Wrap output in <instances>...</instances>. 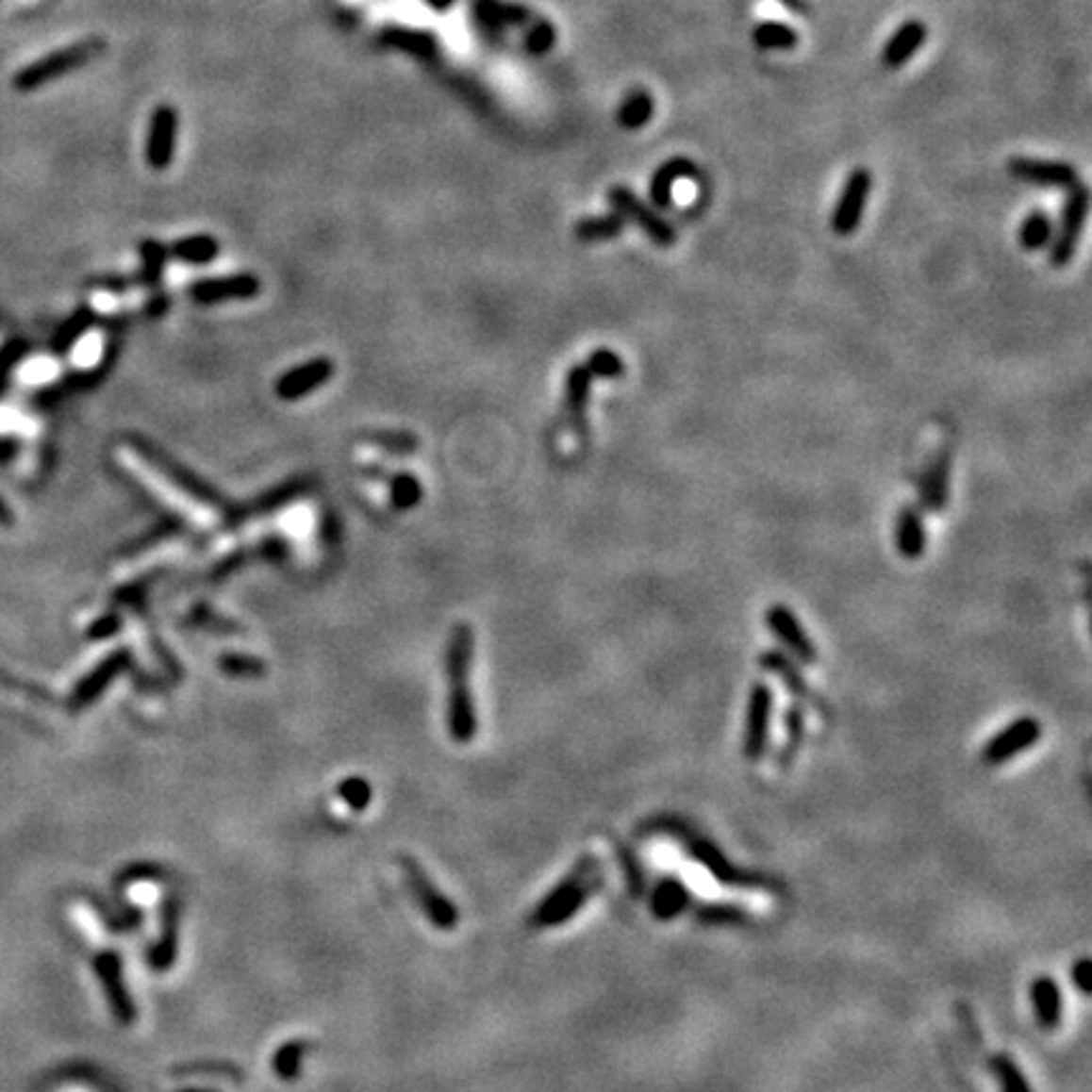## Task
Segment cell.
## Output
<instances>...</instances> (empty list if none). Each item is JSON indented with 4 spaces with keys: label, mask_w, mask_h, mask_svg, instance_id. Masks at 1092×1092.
I'll list each match as a JSON object with an SVG mask.
<instances>
[{
    "label": "cell",
    "mask_w": 1092,
    "mask_h": 1092,
    "mask_svg": "<svg viewBox=\"0 0 1092 1092\" xmlns=\"http://www.w3.org/2000/svg\"><path fill=\"white\" fill-rule=\"evenodd\" d=\"M471 665H473V630L471 625H455L445 653L448 673V731L453 741L468 744L478 731L473 693H471Z\"/></svg>",
    "instance_id": "obj_1"
},
{
    "label": "cell",
    "mask_w": 1092,
    "mask_h": 1092,
    "mask_svg": "<svg viewBox=\"0 0 1092 1092\" xmlns=\"http://www.w3.org/2000/svg\"><path fill=\"white\" fill-rule=\"evenodd\" d=\"M602 885L600 878V865L597 857L585 855L579 857V863L570 870V875H564L552 893L544 895L541 902L534 908L531 916V926L537 928H556L571 920L577 916V910L592 898Z\"/></svg>",
    "instance_id": "obj_2"
},
{
    "label": "cell",
    "mask_w": 1092,
    "mask_h": 1092,
    "mask_svg": "<svg viewBox=\"0 0 1092 1092\" xmlns=\"http://www.w3.org/2000/svg\"><path fill=\"white\" fill-rule=\"evenodd\" d=\"M132 448L147 460V466L155 468L159 475H165L167 481L173 483L177 491L185 493L188 499H192L195 504H200V506L213 508L218 514H225V511H228V504H225V499H223L221 493L215 491L213 486H207L203 478H198V475L192 473L190 468H185L182 463H177L173 455H167L165 451L155 448L150 440L135 438V440H132Z\"/></svg>",
    "instance_id": "obj_3"
},
{
    "label": "cell",
    "mask_w": 1092,
    "mask_h": 1092,
    "mask_svg": "<svg viewBox=\"0 0 1092 1092\" xmlns=\"http://www.w3.org/2000/svg\"><path fill=\"white\" fill-rule=\"evenodd\" d=\"M104 51L102 39H87L74 43V46L58 48L54 54L43 56L39 61H33L31 66H25L16 74L13 87L18 91H33V89L43 87L48 81H54L56 76H64L69 72H76L81 66H87L89 61H94L96 56Z\"/></svg>",
    "instance_id": "obj_4"
},
{
    "label": "cell",
    "mask_w": 1092,
    "mask_h": 1092,
    "mask_svg": "<svg viewBox=\"0 0 1092 1092\" xmlns=\"http://www.w3.org/2000/svg\"><path fill=\"white\" fill-rule=\"evenodd\" d=\"M1087 210H1090V192L1083 182L1075 185L1072 190H1067L1065 203H1062L1060 223L1054 225L1052 240H1050V263L1054 269H1065L1077 254V243L1083 236L1084 221H1087Z\"/></svg>",
    "instance_id": "obj_5"
},
{
    "label": "cell",
    "mask_w": 1092,
    "mask_h": 1092,
    "mask_svg": "<svg viewBox=\"0 0 1092 1092\" xmlns=\"http://www.w3.org/2000/svg\"><path fill=\"white\" fill-rule=\"evenodd\" d=\"M607 200H610V206L615 207V213H618L622 221L633 223L635 228L642 230L655 246L660 248L675 246L678 233H675L673 225L665 221L663 215L657 213V207L645 203L633 188H627V185H612L610 190H607Z\"/></svg>",
    "instance_id": "obj_6"
},
{
    "label": "cell",
    "mask_w": 1092,
    "mask_h": 1092,
    "mask_svg": "<svg viewBox=\"0 0 1092 1092\" xmlns=\"http://www.w3.org/2000/svg\"><path fill=\"white\" fill-rule=\"evenodd\" d=\"M400 868H403L407 887H410L412 898H415V902H418L420 910H422V916H425L438 931H453V928L458 926L460 916L458 908H455V902H453L448 895H443L438 890V885L430 880L428 872L422 870V865L415 863L412 857H400Z\"/></svg>",
    "instance_id": "obj_7"
},
{
    "label": "cell",
    "mask_w": 1092,
    "mask_h": 1092,
    "mask_svg": "<svg viewBox=\"0 0 1092 1092\" xmlns=\"http://www.w3.org/2000/svg\"><path fill=\"white\" fill-rule=\"evenodd\" d=\"M764 622H767L769 633L774 635L776 642L782 645L786 655H792L797 663L802 665H815L817 663V645L809 637L800 618L794 615L792 607H786L782 602H776L764 612Z\"/></svg>",
    "instance_id": "obj_8"
},
{
    "label": "cell",
    "mask_w": 1092,
    "mask_h": 1092,
    "mask_svg": "<svg viewBox=\"0 0 1092 1092\" xmlns=\"http://www.w3.org/2000/svg\"><path fill=\"white\" fill-rule=\"evenodd\" d=\"M771 708H774V693L767 683H753L746 701V723H744V756L749 761L764 759L771 736Z\"/></svg>",
    "instance_id": "obj_9"
},
{
    "label": "cell",
    "mask_w": 1092,
    "mask_h": 1092,
    "mask_svg": "<svg viewBox=\"0 0 1092 1092\" xmlns=\"http://www.w3.org/2000/svg\"><path fill=\"white\" fill-rule=\"evenodd\" d=\"M872 190V173L865 167H857L847 174L842 192H839L835 210H832L830 225L837 236H852L860 228L863 221L865 206H868V195Z\"/></svg>",
    "instance_id": "obj_10"
},
{
    "label": "cell",
    "mask_w": 1092,
    "mask_h": 1092,
    "mask_svg": "<svg viewBox=\"0 0 1092 1092\" xmlns=\"http://www.w3.org/2000/svg\"><path fill=\"white\" fill-rule=\"evenodd\" d=\"M1006 173L1014 180L1027 182L1034 188L1045 190H1072L1080 185V173L1069 162L1062 159H1037V157H1012L1006 162Z\"/></svg>",
    "instance_id": "obj_11"
},
{
    "label": "cell",
    "mask_w": 1092,
    "mask_h": 1092,
    "mask_svg": "<svg viewBox=\"0 0 1092 1092\" xmlns=\"http://www.w3.org/2000/svg\"><path fill=\"white\" fill-rule=\"evenodd\" d=\"M1039 738H1042V723L1037 719H1032V716H1021V719L1012 720L1009 726L999 731L997 736L984 744V764L986 767H999V764L1019 756L1021 752H1027L1029 746L1037 744Z\"/></svg>",
    "instance_id": "obj_12"
},
{
    "label": "cell",
    "mask_w": 1092,
    "mask_h": 1092,
    "mask_svg": "<svg viewBox=\"0 0 1092 1092\" xmlns=\"http://www.w3.org/2000/svg\"><path fill=\"white\" fill-rule=\"evenodd\" d=\"M94 968L99 982H102V989L107 994V1001H109L114 1019L119 1024H132L137 1019V1006L127 989V982H124L122 958L114 951H104V953L94 958Z\"/></svg>",
    "instance_id": "obj_13"
},
{
    "label": "cell",
    "mask_w": 1092,
    "mask_h": 1092,
    "mask_svg": "<svg viewBox=\"0 0 1092 1092\" xmlns=\"http://www.w3.org/2000/svg\"><path fill=\"white\" fill-rule=\"evenodd\" d=\"M759 665H761V670H767V673L776 675V678L784 683V688L789 690V693H792L797 701L815 705L817 711L822 713V716H827V711H824V703L815 696L812 686L804 681V673H802V668L797 665V660H794L792 655H786L784 650H774V648L764 650V653L759 655Z\"/></svg>",
    "instance_id": "obj_14"
},
{
    "label": "cell",
    "mask_w": 1092,
    "mask_h": 1092,
    "mask_svg": "<svg viewBox=\"0 0 1092 1092\" xmlns=\"http://www.w3.org/2000/svg\"><path fill=\"white\" fill-rule=\"evenodd\" d=\"M688 852L696 863H701L705 868V870L711 872L713 878L719 880V883H723V885H759V883H764V878L761 875H753V872H746L741 870V868H736V865L731 863L723 852H720L719 847L713 845L711 839H688Z\"/></svg>",
    "instance_id": "obj_15"
},
{
    "label": "cell",
    "mask_w": 1092,
    "mask_h": 1092,
    "mask_svg": "<svg viewBox=\"0 0 1092 1092\" xmlns=\"http://www.w3.org/2000/svg\"><path fill=\"white\" fill-rule=\"evenodd\" d=\"M951 460H953V451L949 448V443L943 445V448H938V451L931 455V460H928V466L926 471H923V475H920L918 486L920 506H923V511L938 514V511H943L946 504H949Z\"/></svg>",
    "instance_id": "obj_16"
},
{
    "label": "cell",
    "mask_w": 1092,
    "mask_h": 1092,
    "mask_svg": "<svg viewBox=\"0 0 1092 1092\" xmlns=\"http://www.w3.org/2000/svg\"><path fill=\"white\" fill-rule=\"evenodd\" d=\"M332 374H334L332 359L319 356V359L299 364V367H293V370L281 374L276 380V395L281 397V400H286V403H293V400H301V397L311 395L314 389H319L324 382L332 380Z\"/></svg>",
    "instance_id": "obj_17"
},
{
    "label": "cell",
    "mask_w": 1092,
    "mask_h": 1092,
    "mask_svg": "<svg viewBox=\"0 0 1092 1092\" xmlns=\"http://www.w3.org/2000/svg\"><path fill=\"white\" fill-rule=\"evenodd\" d=\"M261 291V281L254 273H233V276L203 278L190 286V296L198 304H221L233 299H254Z\"/></svg>",
    "instance_id": "obj_18"
},
{
    "label": "cell",
    "mask_w": 1092,
    "mask_h": 1092,
    "mask_svg": "<svg viewBox=\"0 0 1092 1092\" xmlns=\"http://www.w3.org/2000/svg\"><path fill=\"white\" fill-rule=\"evenodd\" d=\"M174 137H177V111L173 107H157L152 114L150 132H147V162L152 170H167L174 155Z\"/></svg>",
    "instance_id": "obj_19"
},
{
    "label": "cell",
    "mask_w": 1092,
    "mask_h": 1092,
    "mask_svg": "<svg viewBox=\"0 0 1092 1092\" xmlns=\"http://www.w3.org/2000/svg\"><path fill=\"white\" fill-rule=\"evenodd\" d=\"M926 523H923V514L918 506L913 504H902L895 519V546H898V554L902 559H920L926 554Z\"/></svg>",
    "instance_id": "obj_20"
},
{
    "label": "cell",
    "mask_w": 1092,
    "mask_h": 1092,
    "mask_svg": "<svg viewBox=\"0 0 1092 1092\" xmlns=\"http://www.w3.org/2000/svg\"><path fill=\"white\" fill-rule=\"evenodd\" d=\"M698 167L688 157H673L657 167L653 180H650V206L670 207L673 206V188L678 180L696 177Z\"/></svg>",
    "instance_id": "obj_21"
},
{
    "label": "cell",
    "mask_w": 1092,
    "mask_h": 1092,
    "mask_svg": "<svg viewBox=\"0 0 1092 1092\" xmlns=\"http://www.w3.org/2000/svg\"><path fill=\"white\" fill-rule=\"evenodd\" d=\"M928 28L920 21H905L898 31L890 36V41L883 48V64L887 69H901L902 64H908L913 56L918 54L920 46L926 43Z\"/></svg>",
    "instance_id": "obj_22"
},
{
    "label": "cell",
    "mask_w": 1092,
    "mask_h": 1092,
    "mask_svg": "<svg viewBox=\"0 0 1092 1092\" xmlns=\"http://www.w3.org/2000/svg\"><path fill=\"white\" fill-rule=\"evenodd\" d=\"M180 908L177 902L170 901L162 905V920H159V938L150 951V964L155 971H167L177 958V941H180Z\"/></svg>",
    "instance_id": "obj_23"
},
{
    "label": "cell",
    "mask_w": 1092,
    "mask_h": 1092,
    "mask_svg": "<svg viewBox=\"0 0 1092 1092\" xmlns=\"http://www.w3.org/2000/svg\"><path fill=\"white\" fill-rule=\"evenodd\" d=\"M129 660H132V657H129L127 650H117V653H111L104 663L96 665L94 670L79 683V688L74 690V705L81 708V705L91 703L94 698L102 696L104 688H107V686L127 668Z\"/></svg>",
    "instance_id": "obj_24"
},
{
    "label": "cell",
    "mask_w": 1092,
    "mask_h": 1092,
    "mask_svg": "<svg viewBox=\"0 0 1092 1092\" xmlns=\"http://www.w3.org/2000/svg\"><path fill=\"white\" fill-rule=\"evenodd\" d=\"M1029 997L1034 1004V1017L1045 1032H1054L1062 1024V991L1052 976H1037L1029 984Z\"/></svg>",
    "instance_id": "obj_25"
},
{
    "label": "cell",
    "mask_w": 1092,
    "mask_h": 1092,
    "mask_svg": "<svg viewBox=\"0 0 1092 1092\" xmlns=\"http://www.w3.org/2000/svg\"><path fill=\"white\" fill-rule=\"evenodd\" d=\"M592 374L587 372L585 364H574L570 372H567V385H564V397H567V412H570L574 430L579 438H585V415L587 403L592 395Z\"/></svg>",
    "instance_id": "obj_26"
},
{
    "label": "cell",
    "mask_w": 1092,
    "mask_h": 1092,
    "mask_svg": "<svg viewBox=\"0 0 1092 1092\" xmlns=\"http://www.w3.org/2000/svg\"><path fill=\"white\" fill-rule=\"evenodd\" d=\"M475 21L486 28V31H501L506 25H526L529 24L531 13L516 3H501V0H475L473 3Z\"/></svg>",
    "instance_id": "obj_27"
},
{
    "label": "cell",
    "mask_w": 1092,
    "mask_h": 1092,
    "mask_svg": "<svg viewBox=\"0 0 1092 1092\" xmlns=\"http://www.w3.org/2000/svg\"><path fill=\"white\" fill-rule=\"evenodd\" d=\"M690 905L688 887L683 885L678 878H665L660 880L650 895V908L657 920H673L681 916L683 910Z\"/></svg>",
    "instance_id": "obj_28"
},
{
    "label": "cell",
    "mask_w": 1092,
    "mask_h": 1092,
    "mask_svg": "<svg viewBox=\"0 0 1092 1092\" xmlns=\"http://www.w3.org/2000/svg\"><path fill=\"white\" fill-rule=\"evenodd\" d=\"M784 731H786V736H784L782 752L776 756V764H779V769H789L794 756L800 753L802 744H804V708L800 703L789 705L784 711Z\"/></svg>",
    "instance_id": "obj_29"
},
{
    "label": "cell",
    "mask_w": 1092,
    "mask_h": 1092,
    "mask_svg": "<svg viewBox=\"0 0 1092 1092\" xmlns=\"http://www.w3.org/2000/svg\"><path fill=\"white\" fill-rule=\"evenodd\" d=\"M627 223L620 218L618 213H604V215H589V218H579L574 225V236L582 243H594V240H610L618 238L625 230Z\"/></svg>",
    "instance_id": "obj_30"
},
{
    "label": "cell",
    "mask_w": 1092,
    "mask_h": 1092,
    "mask_svg": "<svg viewBox=\"0 0 1092 1092\" xmlns=\"http://www.w3.org/2000/svg\"><path fill=\"white\" fill-rule=\"evenodd\" d=\"M653 111H655L653 94L645 89H635L625 96V102L620 104L618 124L622 129H640L653 119Z\"/></svg>",
    "instance_id": "obj_31"
},
{
    "label": "cell",
    "mask_w": 1092,
    "mask_h": 1092,
    "mask_svg": "<svg viewBox=\"0 0 1092 1092\" xmlns=\"http://www.w3.org/2000/svg\"><path fill=\"white\" fill-rule=\"evenodd\" d=\"M170 254L174 258H180V261L190 263V266H203V263H210L215 256L221 254V246H218V240L213 236H188L174 240Z\"/></svg>",
    "instance_id": "obj_32"
},
{
    "label": "cell",
    "mask_w": 1092,
    "mask_h": 1092,
    "mask_svg": "<svg viewBox=\"0 0 1092 1092\" xmlns=\"http://www.w3.org/2000/svg\"><path fill=\"white\" fill-rule=\"evenodd\" d=\"M1054 233L1052 218L1045 210H1032V213L1021 221L1019 228V243L1024 251H1042L1050 246Z\"/></svg>",
    "instance_id": "obj_33"
},
{
    "label": "cell",
    "mask_w": 1092,
    "mask_h": 1092,
    "mask_svg": "<svg viewBox=\"0 0 1092 1092\" xmlns=\"http://www.w3.org/2000/svg\"><path fill=\"white\" fill-rule=\"evenodd\" d=\"M753 41L756 46L764 51H789L800 43V33L797 28L786 24H776V21H761L753 28Z\"/></svg>",
    "instance_id": "obj_34"
},
{
    "label": "cell",
    "mask_w": 1092,
    "mask_h": 1092,
    "mask_svg": "<svg viewBox=\"0 0 1092 1092\" xmlns=\"http://www.w3.org/2000/svg\"><path fill=\"white\" fill-rule=\"evenodd\" d=\"M385 46L400 48L412 56H430L436 51V39L425 31H410V28H389L382 33Z\"/></svg>",
    "instance_id": "obj_35"
},
{
    "label": "cell",
    "mask_w": 1092,
    "mask_h": 1092,
    "mask_svg": "<svg viewBox=\"0 0 1092 1092\" xmlns=\"http://www.w3.org/2000/svg\"><path fill=\"white\" fill-rule=\"evenodd\" d=\"M306 1050H309V1042H304V1039H291V1042L278 1047L276 1054H273V1062H271L278 1080L291 1083V1080L299 1077L301 1062L306 1057Z\"/></svg>",
    "instance_id": "obj_36"
},
{
    "label": "cell",
    "mask_w": 1092,
    "mask_h": 1092,
    "mask_svg": "<svg viewBox=\"0 0 1092 1092\" xmlns=\"http://www.w3.org/2000/svg\"><path fill=\"white\" fill-rule=\"evenodd\" d=\"M989 1067L994 1077L999 1080L1001 1092H1032L1027 1077L1021 1072V1067L1009 1057V1054H994L989 1060Z\"/></svg>",
    "instance_id": "obj_37"
},
{
    "label": "cell",
    "mask_w": 1092,
    "mask_h": 1092,
    "mask_svg": "<svg viewBox=\"0 0 1092 1092\" xmlns=\"http://www.w3.org/2000/svg\"><path fill=\"white\" fill-rule=\"evenodd\" d=\"M301 491H304V483L301 481L278 486V488L269 491L258 501H254V504H251V508H246V511H238V519H246V516H258V514H269V511H276V508H281L291 499H296Z\"/></svg>",
    "instance_id": "obj_38"
},
{
    "label": "cell",
    "mask_w": 1092,
    "mask_h": 1092,
    "mask_svg": "<svg viewBox=\"0 0 1092 1092\" xmlns=\"http://www.w3.org/2000/svg\"><path fill=\"white\" fill-rule=\"evenodd\" d=\"M587 372L592 374V377H600V380H618V377H622L625 374V362H622V356L615 352V349H594L592 355L587 356Z\"/></svg>",
    "instance_id": "obj_39"
},
{
    "label": "cell",
    "mask_w": 1092,
    "mask_h": 1092,
    "mask_svg": "<svg viewBox=\"0 0 1092 1092\" xmlns=\"http://www.w3.org/2000/svg\"><path fill=\"white\" fill-rule=\"evenodd\" d=\"M140 256H142V271H140V281L144 286H155L162 278L165 271L167 251L157 240H142L140 243Z\"/></svg>",
    "instance_id": "obj_40"
},
{
    "label": "cell",
    "mask_w": 1092,
    "mask_h": 1092,
    "mask_svg": "<svg viewBox=\"0 0 1092 1092\" xmlns=\"http://www.w3.org/2000/svg\"><path fill=\"white\" fill-rule=\"evenodd\" d=\"M389 499H392V506H395L397 511H410V508L418 506L420 499H422L420 481L410 473L395 475V478L389 481Z\"/></svg>",
    "instance_id": "obj_41"
},
{
    "label": "cell",
    "mask_w": 1092,
    "mask_h": 1092,
    "mask_svg": "<svg viewBox=\"0 0 1092 1092\" xmlns=\"http://www.w3.org/2000/svg\"><path fill=\"white\" fill-rule=\"evenodd\" d=\"M364 440H370L374 448H382V451L392 453V455H412V453L418 451V438L410 436V433L374 430V433H367Z\"/></svg>",
    "instance_id": "obj_42"
},
{
    "label": "cell",
    "mask_w": 1092,
    "mask_h": 1092,
    "mask_svg": "<svg viewBox=\"0 0 1092 1092\" xmlns=\"http://www.w3.org/2000/svg\"><path fill=\"white\" fill-rule=\"evenodd\" d=\"M218 665L230 678H261V675H266V663L254 655L228 653V655L218 657Z\"/></svg>",
    "instance_id": "obj_43"
},
{
    "label": "cell",
    "mask_w": 1092,
    "mask_h": 1092,
    "mask_svg": "<svg viewBox=\"0 0 1092 1092\" xmlns=\"http://www.w3.org/2000/svg\"><path fill=\"white\" fill-rule=\"evenodd\" d=\"M696 918L708 926H726V923H741L746 920V913L741 905H728V902H708L698 905Z\"/></svg>",
    "instance_id": "obj_44"
},
{
    "label": "cell",
    "mask_w": 1092,
    "mask_h": 1092,
    "mask_svg": "<svg viewBox=\"0 0 1092 1092\" xmlns=\"http://www.w3.org/2000/svg\"><path fill=\"white\" fill-rule=\"evenodd\" d=\"M554 41H556L554 25L549 24V21H534L529 33H526V51L534 56H541L546 54V51H552Z\"/></svg>",
    "instance_id": "obj_45"
},
{
    "label": "cell",
    "mask_w": 1092,
    "mask_h": 1092,
    "mask_svg": "<svg viewBox=\"0 0 1092 1092\" xmlns=\"http://www.w3.org/2000/svg\"><path fill=\"white\" fill-rule=\"evenodd\" d=\"M339 797L352 809H364L372 800V789H370V782H364L362 776H349L339 784Z\"/></svg>",
    "instance_id": "obj_46"
},
{
    "label": "cell",
    "mask_w": 1092,
    "mask_h": 1092,
    "mask_svg": "<svg viewBox=\"0 0 1092 1092\" xmlns=\"http://www.w3.org/2000/svg\"><path fill=\"white\" fill-rule=\"evenodd\" d=\"M620 860H622V868H625V880L627 887H630V893H633V898H640L642 895L640 865L635 863V857L627 852L625 847H620Z\"/></svg>",
    "instance_id": "obj_47"
},
{
    "label": "cell",
    "mask_w": 1092,
    "mask_h": 1092,
    "mask_svg": "<svg viewBox=\"0 0 1092 1092\" xmlns=\"http://www.w3.org/2000/svg\"><path fill=\"white\" fill-rule=\"evenodd\" d=\"M1090 976H1092L1090 958H1080V961L1072 966V982H1075L1077 991H1080L1083 997H1090V991H1092Z\"/></svg>",
    "instance_id": "obj_48"
},
{
    "label": "cell",
    "mask_w": 1092,
    "mask_h": 1092,
    "mask_svg": "<svg viewBox=\"0 0 1092 1092\" xmlns=\"http://www.w3.org/2000/svg\"><path fill=\"white\" fill-rule=\"evenodd\" d=\"M122 627V620H119V615H107V618L96 620L94 625H91V637H109V635H114Z\"/></svg>",
    "instance_id": "obj_49"
},
{
    "label": "cell",
    "mask_w": 1092,
    "mask_h": 1092,
    "mask_svg": "<svg viewBox=\"0 0 1092 1092\" xmlns=\"http://www.w3.org/2000/svg\"><path fill=\"white\" fill-rule=\"evenodd\" d=\"M782 6H786L789 10H794V13H807V3L804 0H782Z\"/></svg>",
    "instance_id": "obj_50"
},
{
    "label": "cell",
    "mask_w": 1092,
    "mask_h": 1092,
    "mask_svg": "<svg viewBox=\"0 0 1092 1092\" xmlns=\"http://www.w3.org/2000/svg\"><path fill=\"white\" fill-rule=\"evenodd\" d=\"M152 304H155V306L150 309V317H157L159 311H162V314L167 311V296H159V299H155Z\"/></svg>",
    "instance_id": "obj_51"
},
{
    "label": "cell",
    "mask_w": 1092,
    "mask_h": 1092,
    "mask_svg": "<svg viewBox=\"0 0 1092 1092\" xmlns=\"http://www.w3.org/2000/svg\"><path fill=\"white\" fill-rule=\"evenodd\" d=\"M433 10H448L455 0H425Z\"/></svg>",
    "instance_id": "obj_52"
},
{
    "label": "cell",
    "mask_w": 1092,
    "mask_h": 1092,
    "mask_svg": "<svg viewBox=\"0 0 1092 1092\" xmlns=\"http://www.w3.org/2000/svg\"><path fill=\"white\" fill-rule=\"evenodd\" d=\"M180 1092H215V1090H180Z\"/></svg>",
    "instance_id": "obj_53"
}]
</instances>
